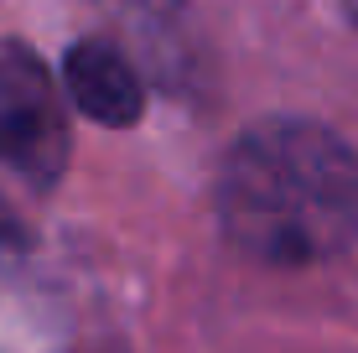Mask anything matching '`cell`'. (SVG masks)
Masks as SVG:
<instances>
[{
  "instance_id": "cell-1",
  "label": "cell",
  "mask_w": 358,
  "mask_h": 353,
  "mask_svg": "<svg viewBox=\"0 0 358 353\" xmlns=\"http://www.w3.org/2000/svg\"><path fill=\"white\" fill-rule=\"evenodd\" d=\"M218 213L234 250L265 265H317L358 239V156L312 120H265L234 141Z\"/></svg>"
},
{
  "instance_id": "cell-5",
  "label": "cell",
  "mask_w": 358,
  "mask_h": 353,
  "mask_svg": "<svg viewBox=\"0 0 358 353\" xmlns=\"http://www.w3.org/2000/svg\"><path fill=\"white\" fill-rule=\"evenodd\" d=\"M343 6H348V16H353V27H358V0H343Z\"/></svg>"
},
{
  "instance_id": "cell-3",
  "label": "cell",
  "mask_w": 358,
  "mask_h": 353,
  "mask_svg": "<svg viewBox=\"0 0 358 353\" xmlns=\"http://www.w3.org/2000/svg\"><path fill=\"white\" fill-rule=\"evenodd\" d=\"M68 99L83 109L89 120H99V125H135L141 120V78H135V68L125 63V52L109 42H99V36H89V42H78L68 52Z\"/></svg>"
},
{
  "instance_id": "cell-4",
  "label": "cell",
  "mask_w": 358,
  "mask_h": 353,
  "mask_svg": "<svg viewBox=\"0 0 358 353\" xmlns=\"http://www.w3.org/2000/svg\"><path fill=\"white\" fill-rule=\"evenodd\" d=\"M21 250H27V234H21V224L10 218V208L0 203V271L21 260Z\"/></svg>"
},
{
  "instance_id": "cell-2",
  "label": "cell",
  "mask_w": 358,
  "mask_h": 353,
  "mask_svg": "<svg viewBox=\"0 0 358 353\" xmlns=\"http://www.w3.org/2000/svg\"><path fill=\"white\" fill-rule=\"evenodd\" d=\"M0 161L42 182L68 161V125L52 73L16 42L0 47Z\"/></svg>"
}]
</instances>
